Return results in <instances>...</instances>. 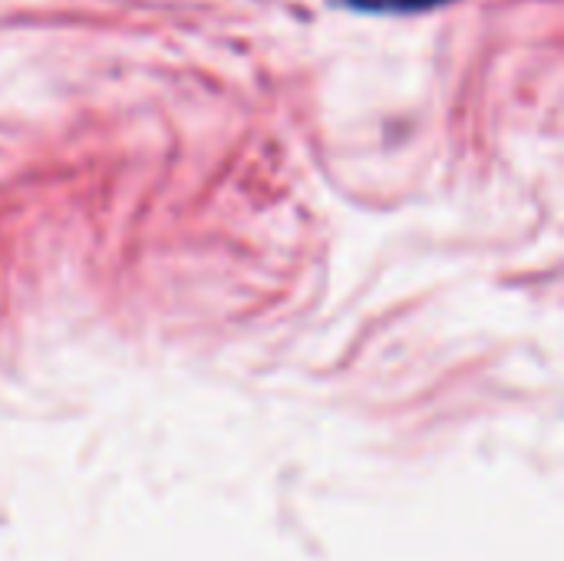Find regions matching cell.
Wrapping results in <instances>:
<instances>
[{
    "mask_svg": "<svg viewBox=\"0 0 564 561\" xmlns=\"http://www.w3.org/2000/svg\"><path fill=\"white\" fill-rule=\"evenodd\" d=\"M360 3H377V7H400V10H406V7H416V3H433V0H360Z\"/></svg>",
    "mask_w": 564,
    "mask_h": 561,
    "instance_id": "6da1fadb",
    "label": "cell"
}]
</instances>
